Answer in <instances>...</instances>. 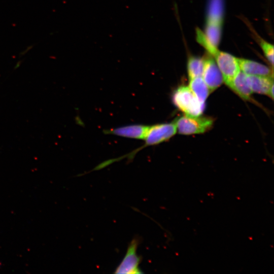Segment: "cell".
Masks as SVG:
<instances>
[{
  "label": "cell",
  "mask_w": 274,
  "mask_h": 274,
  "mask_svg": "<svg viewBox=\"0 0 274 274\" xmlns=\"http://www.w3.org/2000/svg\"><path fill=\"white\" fill-rule=\"evenodd\" d=\"M202 78L210 91L218 88L223 82L221 73L215 61L210 54L203 58Z\"/></svg>",
  "instance_id": "8992f818"
},
{
  "label": "cell",
  "mask_w": 274,
  "mask_h": 274,
  "mask_svg": "<svg viewBox=\"0 0 274 274\" xmlns=\"http://www.w3.org/2000/svg\"><path fill=\"white\" fill-rule=\"evenodd\" d=\"M148 128V125L132 124L105 130L104 132L127 138L144 140Z\"/></svg>",
  "instance_id": "52a82bcc"
},
{
  "label": "cell",
  "mask_w": 274,
  "mask_h": 274,
  "mask_svg": "<svg viewBox=\"0 0 274 274\" xmlns=\"http://www.w3.org/2000/svg\"><path fill=\"white\" fill-rule=\"evenodd\" d=\"M219 68L223 82L227 84L240 72L238 59L232 55L220 51L217 48L210 55Z\"/></svg>",
  "instance_id": "277c9868"
},
{
  "label": "cell",
  "mask_w": 274,
  "mask_h": 274,
  "mask_svg": "<svg viewBox=\"0 0 274 274\" xmlns=\"http://www.w3.org/2000/svg\"><path fill=\"white\" fill-rule=\"evenodd\" d=\"M33 46H28V47H27V48L24 50L23 51H22L20 53V56H22L24 55H25L26 54V53H27L30 49H31L32 48Z\"/></svg>",
  "instance_id": "9a60e30c"
},
{
  "label": "cell",
  "mask_w": 274,
  "mask_h": 274,
  "mask_svg": "<svg viewBox=\"0 0 274 274\" xmlns=\"http://www.w3.org/2000/svg\"><path fill=\"white\" fill-rule=\"evenodd\" d=\"M240 70L244 73L253 76L273 77V71L269 67L257 62L238 59Z\"/></svg>",
  "instance_id": "9c48e42d"
},
{
  "label": "cell",
  "mask_w": 274,
  "mask_h": 274,
  "mask_svg": "<svg viewBox=\"0 0 274 274\" xmlns=\"http://www.w3.org/2000/svg\"><path fill=\"white\" fill-rule=\"evenodd\" d=\"M226 85L242 99L246 100L251 99L253 92L247 82L246 74L239 72Z\"/></svg>",
  "instance_id": "30bf717a"
},
{
  "label": "cell",
  "mask_w": 274,
  "mask_h": 274,
  "mask_svg": "<svg viewBox=\"0 0 274 274\" xmlns=\"http://www.w3.org/2000/svg\"><path fill=\"white\" fill-rule=\"evenodd\" d=\"M140 243L139 237H134L129 243L126 254L120 264L115 269V273H143L139 268L142 258L137 254L138 247Z\"/></svg>",
  "instance_id": "5b68a950"
},
{
  "label": "cell",
  "mask_w": 274,
  "mask_h": 274,
  "mask_svg": "<svg viewBox=\"0 0 274 274\" xmlns=\"http://www.w3.org/2000/svg\"><path fill=\"white\" fill-rule=\"evenodd\" d=\"M172 101L174 105L185 115L197 117L200 116L204 109L189 87L180 86L173 93Z\"/></svg>",
  "instance_id": "6da1fadb"
},
{
  "label": "cell",
  "mask_w": 274,
  "mask_h": 274,
  "mask_svg": "<svg viewBox=\"0 0 274 274\" xmlns=\"http://www.w3.org/2000/svg\"><path fill=\"white\" fill-rule=\"evenodd\" d=\"M189 87L198 100L204 104L211 91L203 78L197 77L190 79Z\"/></svg>",
  "instance_id": "7c38bea8"
},
{
  "label": "cell",
  "mask_w": 274,
  "mask_h": 274,
  "mask_svg": "<svg viewBox=\"0 0 274 274\" xmlns=\"http://www.w3.org/2000/svg\"><path fill=\"white\" fill-rule=\"evenodd\" d=\"M258 43L261 47L264 54L273 67V46L263 39L257 36Z\"/></svg>",
  "instance_id": "5bb4252c"
},
{
  "label": "cell",
  "mask_w": 274,
  "mask_h": 274,
  "mask_svg": "<svg viewBox=\"0 0 274 274\" xmlns=\"http://www.w3.org/2000/svg\"><path fill=\"white\" fill-rule=\"evenodd\" d=\"M203 58L191 56L187 62V72L189 79L202 77L203 71Z\"/></svg>",
  "instance_id": "4fadbf2b"
},
{
  "label": "cell",
  "mask_w": 274,
  "mask_h": 274,
  "mask_svg": "<svg viewBox=\"0 0 274 274\" xmlns=\"http://www.w3.org/2000/svg\"><path fill=\"white\" fill-rule=\"evenodd\" d=\"M247 80L252 92L269 95L272 99L273 95V77H263L246 74Z\"/></svg>",
  "instance_id": "ba28073f"
},
{
  "label": "cell",
  "mask_w": 274,
  "mask_h": 274,
  "mask_svg": "<svg viewBox=\"0 0 274 274\" xmlns=\"http://www.w3.org/2000/svg\"><path fill=\"white\" fill-rule=\"evenodd\" d=\"M175 124L179 133L185 135L202 133L213 125V120L206 117L187 115L177 118Z\"/></svg>",
  "instance_id": "3957f363"
},
{
  "label": "cell",
  "mask_w": 274,
  "mask_h": 274,
  "mask_svg": "<svg viewBox=\"0 0 274 274\" xmlns=\"http://www.w3.org/2000/svg\"><path fill=\"white\" fill-rule=\"evenodd\" d=\"M22 63V60H19L16 64L15 66L14 67V70L17 69L21 65Z\"/></svg>",
  "instance_id": "2e32d148"
},
{
  "label": "cell",
  "mask_w": 274,
  "mask_h": 274,
  "mask_svg": "<svg viewBox=\"0 0 274 274\" xmlns=\"http://www.w3.org/2000/svg\"><path fill=\"white\" fill-rule=\"evenodd\" d=\"M177 132L175 123H161L149 126L145 136V144L139 149L127 154L128 159H131L138 151L151 146L158 145L167 141Z\"/></svg>",
  "instance_id": "7a4b0ae2"
},
{
  "label": "cell",
  "mask_w": 274,
  "mask_h": 274,
  "mask_svg": "<svg viewBox=\"0 0 274 274\" xmlns=\"http://www.w3.org/2000/svg\"><path fill=\"white\" fill-rule=\"evenodd\" d=\"M223 0H210L206 24L222 26L223 19Z\"/></svg>",
  "instance_id": "8fae6325"
}]
</instances>
